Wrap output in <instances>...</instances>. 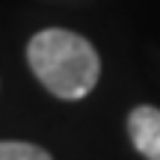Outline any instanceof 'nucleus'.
Returning <instances> with one entry per match:
<instances>
[{"mask_svg": "<svg viewBox=\"0 0 160 160\" xmlns=\"http://www.w3.org/2000/svg\"><path fill=\"white\" fill-rule=\"evenodd\" d=\"M27 62L39 83L65 101L86 98L101 77L98 51L83 36L62 27L36 33L27 45Z\"/></svg>", "mask_w": 160, "mask_h": 160, "instance_id": "1", "label": "nucleus"}, {"mask_svg": "<svg viewBox=\"0 0 160 160\" xmlns=\"http://www.w3.org/2000/svg\"><path fill=\"white\" fill-rule=\"evenodd\" d=\"M0 160H53L42 145L21 139H0Z\"/></svg>", "mask_w": 160, "mask_h": 160, "instance_id": "3", "label": "nucleus"}, {"mask_svg": "<svg viewBox=\"0 0 160 160\" xmlns=\"http://www.w3.org/2000/svg\"><path fill=\"white\" fill-rule=\"evenodd\" d=\"M128 137L145 160H160V110L139 104L128 113Z\"/></svg>", "mask_w": 160, "mask_h": 160, "instance_id": "2", "label": "nucleus"}]
</instances>
